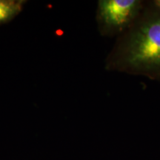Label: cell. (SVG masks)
<instances>
[{"label": "cell", "instance_id": "cell-4", "mask_svg": "<svg viewBox=\"0 0 160 160\" xmlns=\"http://www.w3.org/2000/svg\"><path fill=\"white\" fill-rule=\"evenodd\" d=\"M154 5L157 6L158 8L160 9V0H157V1L154 2Z\"/></svg>", "mask_w": 160, "mask_h": 160}, {"label": "cell", "instance_id": "cell-3", "mask_svg": "<svg viewBox=\"0 0 160 160\" xmlns=\"http://www.w3.org/2000/svg\"><path fill=\"white\" fill-rule=\"evenodd\" d=\"M23 0H0V25L11 21L22 11Z\"/></svg>", "mask_w": 160, "mask_h": 160}, {"label": "cell", "instance_id": "cell-1", "mask_svg": "<svg viewBox=\"0 0 160 160\" xmlns=\"http://www.w3.org/2000/svg\"><path fill=\"white\" fill-rule=\"evenodd\" d=\"M106 68L160 82V9L157 6L142 11L119 36Z\"/></svg>", "mask_w": 160, "mask_h": 160}, {"label": "cell", "instance_id": "cell-2", "mask_svg": "<svg viewBox=\"0 0 160 160\" xmlns=\"http://www.w3.org/2000/svg\"><path fill=\"white\" fill-rule=\"evenodd\" d=\"M142 11L139 0H101L97 19L100 33L106 36L122 35L137 20Z\"/></svg>", "mask_w": 160, "mask_h": 160}]
</instances>
